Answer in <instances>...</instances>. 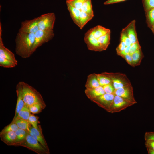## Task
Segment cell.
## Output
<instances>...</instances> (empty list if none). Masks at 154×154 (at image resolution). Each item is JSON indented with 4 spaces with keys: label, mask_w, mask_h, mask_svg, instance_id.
<instances>
[{
    "label": "cell",
    "mask_w": 154,
    "mask_h": 154,
    "mask_svg": "<svg viewBox=\"0 0 154 154\" xmlns=\"http://www.w3.org/2000/svg\"><path fill=\"white\" fill-rule=\"evenodd\" d=\"M66 2L67 9L74 23L82 29L94 16L91 0H86L79 9Z\"/></svg>",
    "instance_id": "obj_1"
},
{
    "label": "cell",
    "mask_w": 154,
    "mask_h": 154,
    "mask_svg": "<svg viewBox=\"0 0 154 154\" xmlns=\"http://www.w3.org/2000/svg\"><path fill=\"white\" fill-rule=\"evenodd\" d=\"M35 38L34 33H27L18 31L15 39V51L17 54L24 58L32 54L31 49Z\"/></svg>",
    "instance_id": "obj_2"
},
{
    "label": "cell",
    "mask_w": 154,
    "mask_h": 154,
    "mask_svg": "<svg viewBox=\"0 0 154 154\" xmlns=\"http://www.w3.org/2000/svg\"><path fill=\"white\" fill-rule=\"evenodd\" d=\"M110 29L98 25L90 29L85 34L84 40L88 50L93 51H103L99 44L101 37Z\"/></svg>",
    "instance_id": "obj_3"
},
{
    "label": "cell",
    "mask_w": 154,
    "mask_h": 154,
    "mask_svg": "<svg viewBox=\"0 0 154 154\" xmlns=\"http://www.w3.org/2000/svg\"><path fill=\"white\" fill-rule=\"evenodd\" d=\"M22 97L25 104L29 107L34 104L46 106L40 93L33 87L23 81H21Z\"/></svg>",
    "instance_id": "obj_4"
},
{
    "label": "cell",
    "mask_w": 154,
    "mask_h": 154,
    "mask_svg": "<svg viewBox=\"0 0 154 154\" xmlns=\"http://www.w3.org/2000/svg\"><path fill=\"white\" fill-rule=\"evenodd\" d=\"M17 146H22L31 150L38 154H49L50 151L45 149L28 132L25 140Z\"/></svg>",
    "instance_id": "obj_5"
},
{
    "label": "cell",
    "mask_w": 154,
    "mask_h": 154,
    "mask_svg": "<svg viewBox=\"0 0 154 154\" xmlns=\"http://www.w3.org/2000/svg\"><path fill=\"white\" fill-rule=\"evenodd\" d=\"M54 35L53 30H42L38 29L35 33V41L31 49L32 54L38 48L51 40Z\"/></svg>",
    "instance_id": "obj_6"
},
{
    "label": "cell",
    "mask_w": 154,
    "mask_h": 154,
    "mask_svg": "<svg viewBox=\"0 0 154 154\" xmlns=\"http://www.w3.org/2000/svg\"><path fill=\"white\" fill-rule=\"evenodd\" d=\"M56 19L54 13L42 14L39 17L38 26L39 29L42 30H53Z\"/></svg>",
    "instance_id": "obj_7"
},
{
    "label": "cell",
    "mask_w": 154,
    "mask_h": 154,
    "mask_svg": "<svg viewBox=\"0 0 154 154\" xmlns=\"http://www.w3.org/2000/svg\"><path fill=\"white\" fill-rule=\"evenodd\" d=\"M111 78L112 83L115 90L131 84L126 75L124 74L105 72Z\"/></svg>",
    "instance_id": "obj_8"
},
{
    "label": "cell",
    "mask_w": 154,
    "mask_h": 154,
    "mask_svg": "<svg viewBox=\"0 0 154 154\" xmlns=\"http://www.w3.org/2000/svg\"><path fill=\"white\" fill-rule=\"evenodd\" d=\"M134 104L133 103L115 95L108 112L112 113L119 112Z\"/></svg>",
    "instance_id": "obj_9"
},
{
    "label": "cell",
    "mask_w": 154,
    "mask_h": 154,
    "mask_svg": "<svg viewBox=\"0 0 154 154\" xmlns=\"http://www.w3.org/2000/svg\"><path fill=\"white\" fill-rule=\"evenodd\" d=\"M115 95L114 94L105 93L91 100L108 112Z\"/></svg>",
    "instance_id": "obj_10"
},
{
    "label": "cell",
    "mask_w": 154,
    "mask_h": 154,
    "mask_svg": "<svg viewBox=\"0 0 154 154\" xmlns=\"http://www.w3.org/2000/svg\"><path fill=\"white\" fill-rule=\"evenodd\" d=\"M39 17L29 20H25L21 22L19 31L27 33H35L38 29Z\"/></svg>",
    "instance_id": "obj_11"
},
{
    "label": "cell",
    "mask_w": 154,
    "mask_h": 154,
    "mask_svg": "<svg viewBox=\"0 0 154 154\" xmlns=\"http://www.w3.org/2000/svg\"><path fill=\"white\" fill-rule=\"evenodd\" d=\"M114 94L125 100L135 104L137 103L133 95V88L131 84L115 90Z\"/></svg>",
    "instance_id": "obj_12"
},
{
    "label": "cell",
    "mask_w": 154,
    "mask_h": 154,
    "mask_svg": "<svg viewBox=\"0 0 154 154\" xmlns=\"http://www.w3.org/2000/svg\"><path fill=\"white\" fill-rule=\"evenodd\" d=\"M29 133L38 140L47 150L49 151V149L42 133V130L40 125H38L37 128L33 127L31 125L29 128Z\"/></svg>",
    "instance_id": "obj_13"
},
{
    "label": "cell",
    "mask_w": 154,
    "mask_h": 154,
    "mask_svg": "<svg viewBox=\"0 0 154 154\" xmlns=\"http://www.w3.org/2000/svg\"><path fill=\"white\" fill-rule=\"evenodd\" d=\"M1 24L0 23V57L18 63L14 54L5 47L2 38Z\"/></svg>",
    "instance_id": "obj_14"
},
{
    "label": "cell",
    "mask_w": 154,
    "mask_h": 154,
    "mask_svg": "<svg viewBox=\"0 0 154 154\" xmlns=\"http://www.w3.org/2000/svg\"><path fill=\"white\" fill-rule=\"evenodd\" d=\"M16 92L17 96V102L15 113L12 120L17 118L19 112L25 104L22 97L21 81L19 82L17 85Z\"/></svg>",
    "instance_id": "obj_15"
},
{
    "label": "cell",
    "mask_w": 154,
    "mask_h": 154,
    "mask_svg": "<svg viewBox=\"0 0 154 154\" xmlns=\"http://www.w3.org/2000/svg\"><path fill=\"white\" fill-rule=\"evenodd\" d=\"M135 20H133L122 31L127 34L132 44L138 41L135 30Z\"/></svg>",
    "instance_id": "obj_16"
},
{
    "label": "cell",
    "mask_w": 154,
    "mask_h": 154,
    "mask_svg": "<svg viewBox=\"0 0 154 154\" xmlns=\"http://www.w3.org/2000/svg\"><path fill=\"white\" fill-rule=\"evenodd\" d=\"M1 140L8 146H14L16 143V136L15 132L11 131L0 134Z\"/></svg>",
    "instance_id": "obj_17"
},
{
    "label": "cell",
    "mask_w": 154,
    "mask_h": 154,
    "mask_svg": "<svg viewBox=\"0 0 154 154\" xmlns=\"http://www.w3.org/2000/svg\"><path fill=\"white\" fill-rule=\"evenodd\" d=\"M85 93L91 100L105 93L102 86H101L92 88H86Z\"/></svg>",
    "instance_id": "obj_18"
},
{
    "label": "cell",
    "mask_w": 154,
    "mask_h": 154,
    "mask_svg": "<svg viewBox=\"0 0 154 154\" xmlns=\"http://www.w3.org/2000/svg\"><path fill=\"white\" fill-rule=\"evenodd\" d=\"M100 86L97 79V74L93 73L88 76L85 85L86 88H92Z\"/></svg>",
    "instance_id": "obj_19"
},
{
    "label": "cell",
    "mask_w": 154,
    "mask_h": 154,
    "mask_svg": "<svg viewBox=\"0 0 154 154\" xmlns=\"http://www.w3.org/2000/svg\"><path fill=\"white\" fill-rule=\"evenodd\" d=\"M133 67L140 65L142 60L144 57L141 48L133 53L131 54Z\"/></svg>",
    "instance_id": "obj_20"
},
{
    "label": "cell",
    "mask_w": 154,
    "mask_h": 154,
    "mask_svg": "<svg viewBox=\"0 0 154 154\" xmlns=\"http://www.w3.org/2000/svg\"><path fill=\"white\" fill-rule=\"evenodd\" d=\"M28 131L18 128L15 131L16 136V143L15 146L22 142L25 139L28 134Z\"/></svg>",
    "instance_id": "obj_21"
},
{
    "label": "cell",
    "mask_w": 154,
    "mask_h": 154,
    "mask_svg": "<svg viewBox=\"0 0 154 154\" xmlns=\"http://www.w3.org/2000/svg\"><path fill=\"white\" fill-rule=\"evenodd\" d=\"M31 113L29 107L25 104L19 112L17 118L28 121L29 118L31 114Z\"/></svg>",
    "instance_id": "obj_22"
},
{
    "label": "cell",
    "mask_w": 154,
    "mask_h": 154,
    "mask_svg": "<svg viewBox=\"0 0 154 154\" xmlns=\"http://www.w3.org/2000/svg\"><path fill=\"white\" fill-rule=\"evenodd\" d=\"M97 76L100 86H102L112 83L110 78L105 72L100 74H97Z\"/></svg>",
    "instance_id": "obj_23"
},
{
    "label": "cell",
    "mask_w": 154,
    "mask_h": 154,
    "mask_svg": "<svg viewBox=\"0 0 154 154\" xmlns=\"http://www.w3.org/2000/svg\"><path fill=\"white\" fill-rule=\"evenodd\" d=\"M12 122L15 123L19 128L28 131L31 125L28 121L18 118L12 120Z\"/></svg>",
    "instance_id": "obj_24"
},
{
    "label": "cell",
    "mask_w": 154,
    "mask_h": 154,
    "mask_svg": "<svg viewBox=\"0 0 154 154\" xmlns=\"http://www.w3.org/2000/svg\"><path fill=\"white\" fill-rule=\"evenodd\" d=\"M46 107V106L39 103H35L29 106L31 113L33 114H38L41 112Z\"/></svg>",
    "instance_id": "obj_25"
},
{
    "label": "cell",
    "mask_w": 154,
    "mask_h": 154,
    "mask_svg": "<svg viewBox=\"0 0 154 154\" xmlns=\"http://www.w3.org/2000/svg\"><path fill=\"white\" fill-rule=\"evenodd\" d=\"M17 64L14 62L0 57V66L5 68H12L15 67Z\"/></svg>",
    "instance_id": "obj_26"
},
{
    "label": "cell",
    "mask_w": 154,
    "mask_h": 154,
    "mask_svg": "<svg viewBox=\"0 0 154 154\" xmlns=\"http://www.w3.org/2000/svg\"><path fill=\"white\" fill-rule=\"evenodd\" d=\"M19 128L16 124L12 122L10 123L5 126L0 132V134L11 131L15 132Z\"/></svg>",
    "instance_id": "obj_27"
},
{
    "label": "cell",
    "mask_w": 154,
    "mask_h": 154,
    "mask_svg": "<svg viewBox=\"0 0 154 154\" xmlns=\"http://www.w3.org/2000/svg\"><path fill=\"white\" fill-rule=\"evenodd\" d=\"M38 119L39 117L38 116L31 114L29 118L28 122L33 127L37 128L38 124L40 123Z\"/></svg>",
    "instance_id": "obj_28"
},
{
    "label": "cell",
    "mask_w": 154,
    "mask_h": 154,
    "mask_svg": "<svg viewBox=\"0 0 154 154\" xmlns=\"http://www.w3.org/2000/svg\"><path fill=\"white\" fill-rule=\"evenodd\" d=\"M120 40L124 42L126 46L130 45L132 44L131 40L127 35L123 31L121 34Z\"/></svg>",
    "instance_id": "obj_29"
},
{
    "label": "cell",
    "mask_w": 154,
    "mask_h": 154,
    "mask_svg": "<svg viewBox=\"0 0 154 154\" xmlns=\"http://www.w3.org/2000/svg\"><path fill=\"white\" fill-rule=\"evenodd\" d=\"M105 93L107 94H114L115 89L112 83L102 86Z\"/></svg>",
    "instance_id": "obj_30"
},
{
    "label": "cell",
    "mask_w": 154,
    "mask_h": 154,
    "mask_svg": "<svg viewBox=\"0 0 154 154\" xmlns=\"http://www.w3.org/2000/svg\"><path fill=\"white\" fill-rule=\"evenodd\" d=\"M146 9L148 11L154 8V0H143Z\"/></svg>",
    "instance_id": "obj_31"
},
{
    "label": "cell",
    "mask_w": 154,
    "mask_h": 154,
    "mask_svg": "<svg viewBox=\"0 0 154 154\" xmlns=\"http://www.w3.org/2000/svg\"><path fill=\"white\" fill-rule=\"evenodd\" d=\"M141 48V46L138 41L131 44L129 51V54L131 55L136 51Z\"/></svg>",
    "instance_id": "obj_32"
},
{
    "label": "cell",
    "mask_w": 154,
    "mask_h": 154,
    "mask_svg": "<svg viewBox=\"0 0 154 154\" xmlns=\"http://www.w3.org/2000/svg\"><path fill=\"white\" fill-rule=\"evenodd\" d=\"M145 141V145L147 151H154V140L149 139Z\"/></svg>",
    "instance_id": "obj_33"
},
{
    "label": "cell",
    "mask_w": 154,
    "mask_h": 154,
    "mask_svg": "<svg viewBox=\"0 0 154 154\" xmlns=\"http://www.w3.org/2000/svg\"><path fill=\"white\" fill-rule=\"evenodd\" d=\"M125 59L127 62L130 66H133V61L131 55L129 54H125L121 56Z\"/></svg>",
    "instance_id": "obj_34"
},
{
    "label": "cell",
    "mask_w": 154,
    "mask_h": 154,
    "mask_svg": "<svg viewBox=\"0 0 154 154\" xmlns=\"http://www.w3.org/2000/svg\"><path fill=\"white\" fill-rule=\"evenodd\" d=\"M148 16L150 23L151 24H153L154 22V8L149 11Z\"/></svg>",
    "instance_id": "obj_35"
},
{
    "label": "cell",
    "mask_w": 154,
    "mask_h": 154,
    "mask_svg": "<svg viewBox=\"0 0 154 154\" xmlns=\"http://www.w3.org/2000/svg\"><path fill=\"white\" fill-rule=\"evenodd\" d=\"M126 47V46L125 43L123 41H121L119 45L116 48L117 53L122 51Z\"/></svg>",
    "instance_id": "obj_36"
},
{
    "label": "cell",
    "mask_w": 154,
    "mask_h": 154,
    "mask_svg": "<svg viewBox=\"0 0 154 154\" xmlns=\"http://www.w3.org/2000/svg\"><path fill=\"white\" fill-rule=\"evenodd\" d=\"M131 45L126 46L123 50L120 52L117 53V54L118 55L121 56L123 55L129 54V51Z\"/></svg>",
    "instance_id": "obj_37"
},
{
    "label": "cell",
    "mask_w": 154,
    "mask_h": 154,
    "mask_svg": "<svg viewBox=\"0 0 154 154\" xmlns=\"http://www.w3.org/2000/svg\"><path fill=\"white\" fill-rule=\"evenodd\" d=\"M126 0H108L104 2L105 5H108L124 1Z\"/></svg>",
    "instance_id": "obj_38"
},
{
    "label": "cell",
    "mask_w": 154,
    "mask_h": 154,
    "mask_svg": "<svg viewBox=\"0 0 154 154\" xmlns=\"http://www.w3.org/2000/svg\"><path fill=\"white\" fill-rule=\"evenodd\" d=\"M149 154H154V151H148Z\"/></svg>",
    "instance_id": "obj_39"
},
{
    "label": "cell",
    "mask_w": 154,
    "mask_h": 154,
    "mask_svg": "<svg viewBox=\"0 0 154 154\" xmlns=\"http://www.w3.org/2000/svg\"><path fill=\"white\" fill-rule=\"evenodd\" d=\"M153 25V29H154V22Z\"/></svg>",
    "instance_id": "obj_40"
}]
</instances>
